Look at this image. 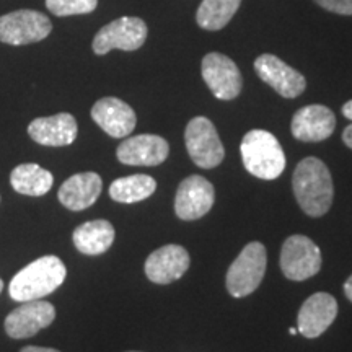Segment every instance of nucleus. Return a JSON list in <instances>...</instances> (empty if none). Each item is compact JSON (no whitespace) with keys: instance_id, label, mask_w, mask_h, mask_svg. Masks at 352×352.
<instances>
[{"instance_id":"obj_8","label":"nucleus","mask_w":352,"mask_h":352,"mask_svg":"<svg viewBox=\"0 0 352 352\" xmlns=\"http://www.w3.org/2000/svg\"><path fill=\"white\" fill-rule=\"evenodd\" d=\"M280 270L290 280H305L321 270L320 248L305 235H292L284 241Z\"/></svg>"},{"instance_id":"obj_17","label":"nucleus","mask_w":352,"mask_h":352,"mask_svg":"<svg viewBox=\"0 0 352 352\" xmlns=\"http://www.w3.org/2000/svg\"><path fill=\"white\" fill-rule=\"evenodd\" d=\"M189 267V254L179 245H165L145 261V276L155 284H170L183 277Z\"/></svg>"},{"instance_id":"obj_11","label":"nucleus","mask_w":352,"mask_h":352,"mask_svg":"<svg viewBox=\"0 0 352 352\" xmlns=\"http://www.w3.org/2000/svg\"><path fill=\"white\" fill-rule=\"evenodd\" d=\"M214 199V186L204 176H188L176 191L175 212L182 220H197L212 209Z\"/></svg>"},{"instance_id":"obj_26","label":"nucleus","mask_w":352,"mask_h":352,"mask_svg":"<svg viewBox=\"0 0 352 352\" xmlns=\"http://www.w3.org/2000/svg\"><path fill=\"white\" fill-rule=\"evenodd\" d=\"M20 352H60L57 349H52V347H39V346H26Z\"/></svg>"},{"instance_id":"obj_25","label":"nucleus","mask_w":352,"mask_h":352,"mask_svg":"<svg viewBox=\"0 0 352 352\" xmlns=\"http://www.w3.org/2000/svg\"><path fill=\"white\" fill-rule=\"evenodd\" d=\"M324 10L338 15H352V0H315Z\"/></svg>"},{"instance_id":"obj_14","label":"nucleus","mask_w":352,"mask_h":352,"mask_svg":"<svg viewBox=\"0 0 352 352\" xmlns=\"http://www.w3.org/2000/svg\"><path fill=\"white\" fill-rule=\"evenodd\" d=\"M338 315V302L327 292H316L308 297L298 311V333L305 338H318L331 327Z\"/></svg>"},{"instance_id":"obj_6","label":"nucleus","mask_w":352,"mask_h":352,"mask_svg":"<svg viewBox=\"0 0 352 352\" xmlns=\"http://www.w3.org/2000/svg\"><path fill=\"white\" fill-rule=\"evenodd\" d=\"M52 23L36 10H15L0 16V43L10 46L39 43L50 36Z\"/></svg>"},{"instance_id":"obj_15","label":"nucleus","mask_w":352,"mask_h":352,"mask_svg":"<svg viewBox=\"0 0 352 352\" xmlns=\"http://www.w3.org/2000/svg\"><path fill=\"white\" fill-rule=\"evenodd\" d=\"M336 127V118L331 109L323 104H308L294 114L290 131L302 142H321L331 138Z\"/></svg>"},{"instance_id":"obj_3","label":"nucleus","mask_w":352,"mask_h":352,"mask_svg":"<svg viewBox=\"0 0 352 352\" xmlns=\"http://www.w3.org/2000/svg\"><path fill=\"white\" fill-rule=\"evenodd\" d=\"M248 173L261 179H276L285 170V153L274 134L264 129L246 132L240 145Z\"/></svg>"},{"instance_id":"obj_4","label":"nucleus","mask_w":352,"mask_h":352,"mask_svg":"<svg viewBox=\"0 0 352 352\" xmlns=\"http://www.w3.org/2000/svg\"><path fill=\"white\" fill-rule=\"evenodd\" d=\"M266 248L259 241H252L227 271V290L232 297L241 298L253 294L261 284L266 272Z\"/></svg>"},{"instance_id":"obj_9","label":"nucleus","mask_w":352,"mask_h":352,"mask_svg":"<svg viewBox=\"0 0 352 352\" xmlns=\"http://www.w3.org/2000/svg\"><path fill=\"white\" fill-rule=\"evenodd\" d=\"M202 78L219 100H233L240 95L243 78L236 64L220 52H209L202 59Z\"/></svg>"},{"instance_id":"obj_20","label":"nucleus","mask_w":352,"mask_h":352,"mask_svg":"<svg viewBox=\"0 0 352 352\" xmlns=\"http://www.w3.org/2000/svg\"><path fill=\"white\" fill-rule=\"evenodd\" d=\"M114 236H116V232H114L111 222L98 219L78 226L74 230L72 240L82 254L96 256V254H103L111 248Z\"/></svg>"},{"instance_id":"obj_27","label":"nucleus","mask_w":352,"mask_h":352,"mask_svg":"<svg viewBox=\"0 0 352 352\" xmlns=\"http://www.w3.org/2000/svg\"><path fill=\"white\" fill-rule=\"evenodd\" d=\"M342 142H344L347 147L352 148V124H349L342 132Z\"/></svg>"},{"instance_id":"obj_22","label":"nucleus","mask_w":352,"mask_h":352,"mask_svg":"<svg viewBox=\"0 0 352 352\" xmlns=\"http://www.w3.org/2000/svg\"><path fill=\"white\" fill-rule=\"evenodd\" d=\"M157 189V182L148 175H132L114 179L109 186V197L122 204H134L151 197Z\"/></svg>"},{"instance_id":"obj_21","label":"nucleus","mask_w":352,"mask_h":352,"mask_svg":"<svg viewBox=\"0 0 352 352\" xmlns=\"http://www.w3.org/2000/svg\"><path fill=\"white\" fill-rule=\"evenodd\" d=\"M10 184L19 195L39 197L51 191L54 176L36 164H21L12 170Z\"/></svg>"},{"instance_id":"obj_10","label":"nucleus","mask_w":352,"mask_h":352,"mask_svg":"<svg viewBox=\"0 0 352 352\" xmlns=\"http://www.w3.org/2000/svg\"><path fill=\"white\" fill-rule=\"evenodd\" d=\"M56 320V308L51 302L30 300L10 311L6 318V333L13 340H26L47 328Z\"/></svg>"},{"instance_id":"obj_31","label":"nucleus","mask_w":352,"mask_h":352,"mask_svg":"<svg viewBox=\"0 0 352 352\" xmlns=\"http://www.w3.org/2000/svg\"><path fill=\"white\" fill-rule=\"evenodd\" d=\"M2 290H3V283H2V279H0V294H2Z\"/></svg>"},{"instance_id":"obj_16","label":"nucleus","mask_w":352,"mask_h":352,"mask_svg":"<svg viewBox=\"0 0 352 352\" xmlns=\"http://www.w3.org/2000/svg\"><path fill=\"white\" fill-rule=\"evenodd\" d=\"M91 120L114 139L127 138L138 124L134 109L126 101L114 96L96 101L91 108Z\"/></svg>"},{"instance_id":"obj_2","label":"nucleus","mask_w":352,"mask_h":352,"mask_svg":"<svg viewBox=\"0 0 352 352\" xmlns=\"http://www.w3.org/2000/svg\"><path fill=\"white\" fill-rule=\"evenodd\" d=\"M67 267L63 259L47 254L41 256L16 272L8 285V296L16 302L39 300L64 284Z\"/></svg>"},{"instance_id":"obj_24","label":"nucleus","mask_w":352,"mask_h":352,"mask_svg":"<svg viewBox=\"0 0 352 352\" xmlns=\"http://www.w3.org/2000/svg\"><path fill=\"white\" fill-rule=\"evenodd\" d=\"M46 7L56 16L85 15L98 7V0H46Z\"/></svg>"},{"instance_id":"obj_19","label":"nucleus","mask_w":352,"mask_h":352,"mask_svg":"<svg viewBox=\"0 0 352 352\" xmlns=\"http://www.w3.org/2000/svg\"><path fill=\"white\" fill-rule=\"evenodd\" d=\"M101 188H103V182L98 173L83 171V173H76L65 179L63 186L59 188L57 197L64 208L78 212V210H85L95 204L101 195Z\"/></svg>"},{"instance_id":"obj_7","label":"nucleus","mask_w":352,"mask_h":352,"mask_svg":"<svg viewBox=\"0 0 352 352\" xmlns=\"http://www.w3.org/2000/svg\"><path fill=\"white\" fill-rule=\"evenodd\" d=\"M147 34V25H145L142 19H138V16H121V19L104 25L95 34L91 47H94L95 54L98 56L108 54L113 50L135 51L144 46Z\"/></svg>"},{"instance_id":"obj_30","label":"nucleus","mask_w":352,"mask_h":352,"mask_svg":"<svg viewBox=\"0 0 352 352\" xmlns=\"http://www.w3.org/2000/svg\"><path fill=\"white\" fill-rule=\"evenodd\" d=\"M289 333L292 334V336H296V334L298 333V329H296V328H290V329H289Z\"/></svg>"},{"instance_id":"obj_18","label":"nucleus","mask_w":352,"mask_h":352,"mask_svg":"<svg viewBox=\"0 0 352 352\" xmlns=\"http://www.w3.org/2000/svg\"><path fill=\"white\" fill-rule=\"evenodd\" d=\"M28 134L34 142L44 147H65L77 139L78 126L72 114L59 113L33 120L28 126Z\"/></svg>"},{"instance_id":"obj_5","label":"nucleus","mask_w":352,"mask_h":352,"mask_svg":"<svg viewBox=\"0 0 352 352\" xmlns=\"http://www.w3.org/2000/svg\"><path fill=\"white\" fill-rule=\"evenodd\" d=\"M184 142L189 157L199 168L210 170L222 164L226 151L217 129L208 118L197 116L188 122L184 131Z\"/></svg>"},{"instance_id":"obj_28","label":"nucleus","mask_w":352,"mask_h":352,"mask_svg":"<svg viewBox=\"0 0 352 352\" xmlns=\"http://www.w3.org/2000/svg\"><path fill=\"white\" fill-rule=\"evenodd\" d=\"M342 114H344L347 120L352 121V100L347 101L344 107H342Z\"/></svg>"},{"instance_id":"obj_1","label":"nucleus","mask_w":352,"mask_h":352,"mask_svg":"<svg viewBox=\"0 0 352 352\" xmlns=\"http://www.w3.org/2000/svg\"><path fill=\"white\" fill-rule=\"evenodd\" d=\"M292 188L300 209L310 217H321L331 208L333 178L328 166L320 158H303L294 171Z\"/></svg>"},{"instance_id":"obj_29","label":"nucleus","mask_w":352,"mask_h":352,"mask_svg":"<svg viewBox=\"0 0 352 352\" xmlns=\"http://www.w3.org/2000/svg\"><path fill=\"white\" fill-rule=\"evenodd\" d=\"M344 294H346V297L352 302V274H351V277L346 280V284H344Z\"/></svg>"},{"instance_id":"obj_23","label":"nucleus","mask_w":352,"mask_h":352,"mask_svg":"<svg viewBox=\"0 0 352 352\" xmlns=\"http://www.w3.org/2000/svg\"><path fill=\"white\" fill-rule=\"evenodd\" d=\"M241 6V0H202L197 8L196 21L208 32L222 30L233 19Z\"/></svg>"},{"instance_id":"obj_12","label":"nucleus","mask_w":352,"mask_h":352,"mask_svg":"<svg viewBox=\"0 0 352 352\" xmlns=\"http://www.w3.org/2000/svg\"><path fill=\"white\" fill-rule=\"evenodd\" d=\"M254 70L264 83L274 88L284 98H297L307 87L305 77L277 56L263 54L254 60Z\"/></svg>"},{"instance_id":"obj_32","label":"nucleus","mask_w":352,"mask_h":352,"mask_svg":"<svg viewBox=\"0 0 352 352\" xmlns=\"http://www.w3.org/2000/svg\"><path fill=\"white\" fill-rule=\"evenodd\" d=\"M129 352H135V351H129Z\"/></svg>"},{"instance_id":"obj_13","label":"nucleus","mask_w":352,"mask_h":352,"mask_svg":"<svg viewBox=\"0 0 352 352\" xmlns=\"http://www.w3.org/2000/svg\"><path fill=\"white\" fill-rule=\"evenodd\" d=\"M170 153V145L164 138L140 134L126 139L116 151L121 164L131 166H157L164 164Z\"/></svg>"}]
</instances>
